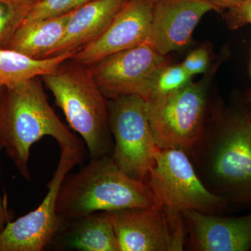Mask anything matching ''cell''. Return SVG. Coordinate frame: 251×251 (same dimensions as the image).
<instances>
[{"instance_id":"cell-1","label":"cell","mask_w":251,"mask_h":251,"mask_svg":"<svg viewBox=\"0 0 251 251\" xmlns=\"http://www.w3.org/2000/svg\"><path fill=\"white\" fill-rule=\"evenodd\" d=\"M45 136L54 138L60 150L85 151L50 105L39 77L4 87L0 97V143L25 179H31V146Z\"/></svg>"},{"instance_id":"cell-2","label":"cell","mask_w":251,"mask_h":251,"mask_svg":"<svg viewBox=\"0 0 251 251\" xmlns=\"http://www.w3.org/2000/svg\"><path fill=\"white\" fill-rule=\"evenodd\" d=\"M191 150L206 187L229 204L251 206V114H228Z\"/></svg>"},{"instance_id":"cell-3","label":"cell","mask_w":251,"mask_h":251,"mask_svg":"<svg viewBox=\"0 0 251 251\" xmlns=\"http://www.w3.org/2000/svg\"><path fill=\"white\" fill-rule=\"evenodd\" d=\"M90 159L76 173L67 175L59 190L57 212L64 222L99 211L147 207L156 202L146 182L124 173L111 155Z\"/></svg>"},{"instance_id":"cell-4","label":"cell","mask_w":251,"mask_h":251,"mask_svg":"<svg viewBox=\"0 0 251 251\" xmlns=\"http://www.w3.org/2000/svg\"><path fill=\"white\" fill-rule=\"evenodd\" d=\"M67 61L41 78L69 126L84 140L90 158L110 155L113 144L105 94L90 68Z\"/></svg>"},{"instance_id":"cell-5","label":"cell","mask_w":251,"mask_h":251,"mask_svg":"<svg viewBox=\"0 0 251 251\" xmlns=\"http://www.w3.org/2000/svg\"><path fill=\"white\" fill-rule=\"evenodd\" d=\"M145 182L173 219H183L187 211L217 214L228 206L206 187L186 151L179 149L158 148Z\"/></svg>"},{"instance_id":"cell-6","label":"cell","mask_w":251,"mask_h":251,"mask_svg":"<svg viewBox=\"0 0 251 251\" xmlns=\"http://www.w3.org/2000/svg\"><path fill=\"white\" fill-rule=\"evenodd\" d=\"M108 106L114 138L112 159L126 174L145 182L158 149L149 118L148 100L140 96H120Z\"/></svg>"},{"instance_id":"cell-7","label":"cell","mask_w":251,"mask_h":251,"mask_svg":"<svg viewBox=\"0 0 251 251\" xmlns=\"http://www.w3.org/2000/svg\"><path fill=\"white\" fill-rule=\"evenodd\" d=\"M148 115L157 146L190 151L201 140L206 125V91L202 83L148 100Z\"/></svg>"},{"instance_id":"cell-8","label":"cell","mask_w":251,"mask_h":251,"mask_svg":"<svg viewBox=\"0 0 251 251\" xmlns=\"http://www.w3.org/2000/svg\"><path fill=\"white\" fill-rule=\"evenodd\" d=\"M48 192L34 210L6 224L0 232V251H41L49 247L65 224L57 212L59 190L69 172L81 165L85 151L62 149Z\"/></svg>"},{"instance_id":"cell-9","label":"cell","mask_w":251,"mask_h":251,"mask_svg":"<svg viewBox=\"0 0 251 251\" xmlns=\"http://www.w3.org/2000/svg\"><path fill=\"white\" fill-rule=\"evenodd\" d=\"M105 213L121 251L184 250L187 231L184 217L172 219L158 202Z\"/></svg>"},{"instance_id":"cell-10","label":"cell","mask_w":251,"mask_h":251,"mask_svg":"<svg viewBox=\"0 0 251 251\" xmlns=\"http://www.w3.org/2000/svg\"><path fill=\"white\" fill-rule=\"evenodd\" d=\"M166 65L162 55L148 41L117 52L89 67L105 95H137L148 100L160 72Z\"/></svg>"},{"instance_id":"cell-11","label":"cell","mask_w":251,"mask_h":251,"mask_svg":"<svg viewBox=\"0 0 251 251\" xmlns=\"http://www.w3.org/2000/svg\"><path fill=\"white\" fill-rule=\"evenodd\" d=\"M154 0H126L106 29L74 54L70 60L90 67L117 52L148 40Z\"/></svg>"},{"instance_id":"cell-12","label":"cell","mask_w":251,"mask_h":251,"mask_svg":"<svg viewBox=\"0 0 251 251\" xmlns=\"http://www.w3.org/2000/svg\"><path fill=\"white\" fill-rule=\"evenodd\" d=\"M218 11L204 0H154L148 42L161 54L183 49L203 16Z\"/></svg>"},{"instance_id":"cell-13","label":"cell","mask_w":251,"mask_h":251,"mask_svg":"<svg viewBox=\"0 0 251 251\" xmlns=\"http://www.w3.org/2000/svg\"><path fill=\"white\" fill-rule=\"evenodd\" d=\"M186 243L191 251H248L251 249V214L225 217L217 214L185 211Z\"/></svg>"},{"instance_id":"cell-14","label":"cell","mask_w":251,"mask_h":251,"mask_svg":"<svg viewBox=\"0 0 251 251\" xmlns=\"http://www.w3.org/2000/svg\"><path fill=\"white\" fill-rule=\"evenodd\" d=\"M126 0H92L73 12L58 45L46 58L85 47L106 29Z\"/></svg>"},{"instance_id":"cell-15","label":"cell","mask_w":251,"mask_h":251,"mask_svg":"<svg viewBox=\"0 0 251 251\" xmlns=\"http://www.w3.org/2000/svg\"><path fill=\"white\" fill-rule=\"evenodd\" d=\"M50 244L59 250L121 251L105 211L66 222Z\"/></svg>"},{"instance_id":"cell-16","label":"cell","mask_w":251,"mask_h":251,"mask_svg":"<svg viewBox=\"0 0 251 251\" xmlns=\"http://www.w3.org/2000/svg\"><path fill=\"white\" fill-rule=\"evenodd\" d=\"M74 11L55 17L23 22L6 49L34 59L46 58L62 40Z\"/></svg>"},{"instance_id":"cell-17","label":"cell","mask_w":251,"mask_h":251,"mask_svg":"<svg viewBox=\"0 0 251 251\" xmlns=\"http://www.w3.org/2000/svg\"><path fill=\"white\" fill-rule=\"evenodd\" d=\"M74 54L34 59L12 50L0 49V85L8 87L50 74Z\"/></svg>"},{"instance_id":"cell-18","label":"cell","mask_w":251,"mask_h":251,"mask_svg":"<svg viewBox=\"0 0 251 251\" xmlns=\"http://www.w3.org/2000/svg\"><path fill=\"white\" fill-rule=\"evenodd\" d=\"M35 1L0 0V49H6Z\"/></svg>"},{"instance_id":"cell-19","label":"cell","mask_w":251,"mask_h":251,"mask_svg":"<svg viewBox=\"0 0 251 251\" xmlns=\"http://www.w3.org/2000/svg\"><path fill=\"white\" fill-rule=\"evenodd\" d=\"M191 77L182 64H168L158 75L150 99L181 90L191 83Z\"/></svg>"},{"instance_id":"cell-20","label":"cell","mask_w":251,"mask_h":251,"mask_svg":"<svg viewBox=\"0 0 251 251\" xmlns=\"http://www.w3.org/2000/svg\"><path fill=\"white\" fill-rule=\"evenodd\" d=\"M91 1L92 0H39L34 2L24 22L69 14Z\"/></svg>"},{"instance_id":"cell-21","label":"cell","mask_w":251,"mask_h":251,"mask_svg":"<svg viewBox=\"0 0 251 251\" xmlns=\"http://www.w3.org/2000/svg\"><path fill=\"white\" fill-rule=\"evenodd\" d=\"M209 52L205 48H199L192 51L181 63L186 72L193 76L204 73L209 64Z\"/></svg>"},{"instance_id":"cell-22","label":"cell","mask_w":251,"mask_h":251,"mask_svg":"<svg viewBox=\"0 0 251 251\" xmlns=\"http://www.w3.org/2000/svg\"><path fill=\"white\" fill-rule=\"evenodd\" d=\"M230 24L234 27L251 24V0H242L241 4L230 10Z\"/></svg>"},{"instance_id":"cell-23","label":"cell","mask_w":251,"mask_h":251,"mask_svg":"<svg viewBox=\"0 0 251 251\" xmlns=\"http://www.w3.org/2000/svg\"><path fill=\"white\" fill-rule=\"evenodd\" d=\"M214 5L218 11L223 9H233L242 2V0H204Z\"/></svg>"},{"instance_id":"cell-24","label":"cell","mask_w":251,"mask_h":251,"mask_svg":"<svg viewBox=\"0 0 251 251\" xmlns=\"http://www.w3.org/2000/svg\"><path fill=\"white\" fill-rule=\"evenodd\" d=\"M10 221V214L6 201L0 197V232Z\"/></svg>"},{"instance_id":"cell-25","label":"cell","mask_w":251,"mask_h":251,"mask_svg":"<svg viewBox=\"0 0 251 251\" xmlns=\"http://www.w3.org/2000/svg\"><path fill=\"white\" fill-rule=\"evenodd\" d=\"M4 86L0 85V97H1V93H2L3 90H4Z\"/></svg>"},{"instance_id":"cell-26","label":"cell","mask_w":251,"mask_h":251,"mask_svg":"<svg viewBox=\"0 0 251 251\" xmlns=\"http://www.w3.org/2000/svg\"><path fill=\"white\" fill-rule=\"evenodd\" d=\"M248 100L251 103V92H249V95H248Z\"/></svg>"},{"instance_id":"cell-27","label":"cell","mask_w":251,"mask_h":251,"mask_svg":"<svg viewBox=\"0 0 251 251\" xmlns=\"http://www.w3.org/2000/svg\"><path fill=\"white\" fill-rule=\"evenodd\" d=\"M2 150H4V148H3L2 145L0 143V151H1Z\"/></svg>"},{"instance_id":"cell-28","label":"cell","mask_w":251,"mask_h":251,"mask_svg":"<svg viewBox=\"0 0 251 251\" xmlns=\"http://www.w3.org/2000/svg\"><path fill=\"white\" fill-rule=\"evenodd\" d=\"M33 1H35V2H36V1H39V0H33Z\"/></svg>"},{"instance_id":"cell-29","label":"cell","mask_w":251,"mask_h":251,"mask_svg":"<svg viewBox=\"0 0 251 251\" xmlns=\"http://www.w3.org/2000/svg\"></svg>"}]
</instances>
